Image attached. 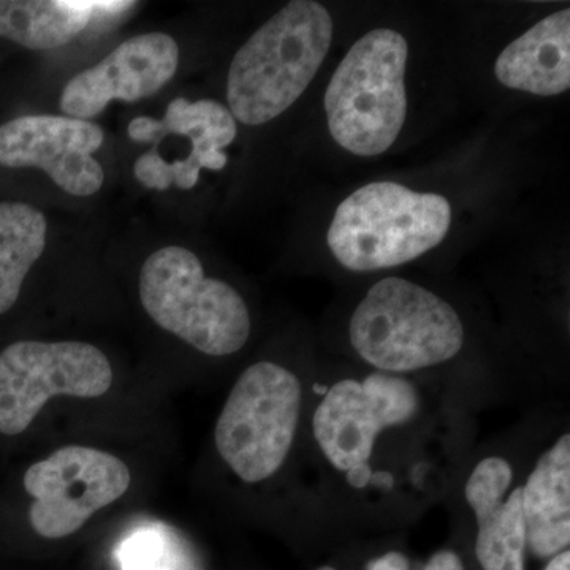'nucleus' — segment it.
I'll list each match as a JSON object with an SVG mask.
<instances>
[{
    "label": "nucleus",
    "mask_w": 570,
    "mask_h": 570,
    "mask_svg": "<svg viewBox=\"0 0 570 570\" xmlns=\"http://www.w3.org/2000/svg\"><path fill=\"white\" fill-rule=\"evenodd\" d=\"M99 124L69 116H22L0 126V165L40 168L56 186L75 197L99 193L102 165L94 153L104 145Z\"/></svg>",
    "instance_id": "obj_9"
},
{
    "label": "nucleus",
    "mask_w": 570,
    "mask_h": 570,
    "mask_svg": "<svg viewBox=\"0 0 570 570\" xmlns=\"http://www.w3.org/2000/svg\"><path fill=\"white\" fill-rule=\"evenodd\" d=\"M478 524L475 557L483 570H524L527 528L521 487H513L512 464L502 456L480 460L464 485Z\"/></svg>",
    "instance_id": "obj_11"
},
{
    "label": "nucleus",
    "mask_w": 570,
    "mask_h": 570,
    "mask_svg": "<svg viewBox=\"0 0 570 570\" xmlns=\"http://www.w3.org/2000/svg\"><path fill=\"white\" fill-rule=\"evenodd\" d=\"M423 570H464V566L455 551L442 550L430 558Z\"/></svg>",
    "instance_id": "obj_19"
},
{
    "label": "nucleus",
    "mask_w": 570,
    "mask_h": 570,
    "mask_svg": "<svg viewBox=\"0 0 570 570\" xmlns=\"http://www.w3.org/2000/svg\"><path fill=\"white\" fill-rule=\"evenodd\" d=\"M407 40L392 29L367 32L348 50L325 92L333 140L360 157L387 151L407 116Z\"/></svg>",
    "instance_id": "obj_4"
},
{
    "label": "nucleus",
    "mask_w": 570,
    "mask_h": 570,
    "mask_svg": "<svg viewBox=\"0 0 570 570\" xmlns=\"http://www.w3.org/2000/svg\"><path fill=\"white\" fill-rule=\"evenodd\" d=\"M333 20L318 2L294 0L236 52L227 78L228 110L236 121L261 126L287 111L324 63Z\"/></svg>",
    "instance_id": "obj_1"
},
{
    "label": "nucleus",
    "mask_w": 570,
    "mask_h": 570,
    "mask_svg": "<svg viewBox=\"0 0 570 570\" xmlns=\"http://www.w3.org/2000/svg\"><path fill=\"white\" fill-rule=\"evenodd\" d=\"M318 570H336V569L330 568V566H324V568H321Z\"/></svg>",
    "instance_id": "obj_22"
},
{
    "label": "nucleus",
    "mask_w": 570,
    "mask_h": 570,
    "mask_svg": "<svg viewBox=\"0 0 570 570\" xmlns=\"http://www.w3.org/2000/svg\"><path fill=\"white\" fill-rule=\"evenodd\" d=\"M92 0H0V37L29 50L63 47L96 13Z\"/></svg>",
    "instance_id": "obj_15"
},
{
    "label": "nucleus",
    "mask_w": 570,
    "mask_h": 570,
    "mask_svg": "<svg viewBox=\"0 0 570 570\" xmlns=\"http://www.w3.org/2000/svg\"><path fill=\"white\" fill-rule=\"evenodd\" d=\"M303 407V385L287 367L258 362L232 389L217 419L220 459L243 482L268 480L284 466Z\"/></svg>",
    "instance_id": "obj_6"
},
{
    "label": "nucleus",
    "mask_w": 570,
    "mask_h": 570,
    "mask_svg": "<svg viewBox=\"0 0 570 570\" xmlns=\"http://www.w3.org/2000/svg\"><path fill=\"white\" fill-rule=\"evenodd\" d=\"M371 483L377 487V489L390 490L393 487V478L392 474H385V472H379V474H373V479H371Z\"/></svg>",
    "instance_id": "obj_21"
},
{
    "label": "nucleus",
    "mask_w": 570,
    "mask_h": 570,
    "mask_svg": "<svg viewBox=\"0 0 570 570\" xmlns=\"http://www.w3.org/2000/svg\"><path fill=\"white\" fill-rule=\"evenodd\" d=\"M348 337L367 365L401 376L455 358L464 346V326L444 298L393 276L367 291L352 314Z\"/></svg>",
    "instance_id": "obj_2"
},
{
    "label": "nucleus",
    "mask_w": 570,
    "mask_h": 570,
    "mask_svg": "<svg viewBox=\"0 0 570 570\" xmlns=\"http://www.w3.org/2000/svg\"><path fill=\"white\" fill-rule=\"evenodd\" d=\"M314 438L326 461L336 471L348 474L371 468L376 442L387 431L362 381L343 379L328 389L314 412Z\"/></svg>",
    "instance_id": "obj_12"
},
{
    "label": "nucleus",
    "mask_w": 570,
    "mask_h": 570,
    "mask_svg": "<svg viewBox=\"0 0 570 570\" xmlns=\"http://www.w3.org/2000/svg\"><path fill=\"white\" fill-rule=\"evenodd\" d=\"M179 66L174 37L148 32L124 41L104 61L67 82L59 107L69 118H96L111 100L137 102L164 88Z\"/></svg>",
    "instance_id": "obj_10"
},
{
    "label": "nucleus",
    "mask_w": 570,
    "mask_h": 570,
    "mask_svg": "<svg viewBox=\"0 0 570 570\" xmlns=\"http://www.w3.org/2000/svg\"><path fill=\"white\" fill-rule=\"evenodd\" d=\"M362 385L387 430L407 425L417 415L419 390L409 379L374 371L363 379Z\"/></svg>",
    "instance_id": "obj_17"
},
{
    "label": "nucleus",
    "mask_w": 570,
    "mask_h": 570,
    "mask_svg": "<svg viewBox=\"0 0 570 570\" xmlns=\"http://www.w3.org/2000/svg\"><path fill=\"white\" fill-rule=\"evenodd\" d=\"M452 208L439 194L371 183L337 206L326 242L344 268L377 272L407 264L448 236Z\"/></svg>",
    "instance_id": "obj_3"
},
{
    "label": "nucleus",
    "mask_w": 570,
    "mask_h": 570,
    "mask_svg": "<svg viewBox=\"0 0 570 570\" xmlns=\"http://www.w3.org/2000/svg\"><path fill=\"white\" fill-rule=\"evenodd\" d=\"M130 471L118 456L102 450L69 445L26 471L24 489L36 502L29 510L33 531L62 539L85 527L129 490Z\"/></svg>",
    "instance_id": "obj_8"
},
{
    "label": "nucleus",
    "mask_w": 570,
    "mask_h": 570,
    "mask_svg": "<svg viewBox=\"0 0 570 570\" xmlns=\"http://www.w3.org/2000/svg\"><path fill=\"white\" fill-rule=\"evenodd\" d=\"M367 570H411V562L403 553L390 551L367 564Z\"/></svg>",
    "instance_id": "obj_18"
},
{
    "label": "nucleus",
    "mask_w": 570,
    "mask_h": 570,
    "mask_svg": "<svg viewBox=\"0 0 570 570\" xmlns=\"http://www.w3.org/2000/svg\"><path fill=\"white\" fill-rule=\"evenodd\" d=\"M543 570H570V551L564 550L554 554Z\"/></svg>",
    "instance_id": "obj_20"
},
{
    "label": "nucleus",
    "mask_w": 570,
    "mask_h": 570,
    "mask_svg": "<svg viewBox=\"0 0 570 570\" xmlns=\"http://www.w3.org/2000/svg\"><path fill=\"white\" fill-rule=\"evenodd\" d=\"M140 299L160 328L206 355L236 354L249 340L243 296L230 284L206 277L204 265L186 247H163L146 258Z\"/></svg>",
    "instance_id": "obj_5"
},
{
    "label": "nucleus",
    "mask_w": 570,
    "mask_h": 570,
    "mask_svg": "<svg viewBox=\"0 0 570 570\" xmlns=\"http://www.w3.org/2000/svg\"><path fill=\"white\" fill-rule=\"evenodd\" d=\"M111 384L110 362L92 344L18 341L0 352V433H24L52 396L99 397Z\"/></svg>",
    "instance_id": "obj_7"
},
{
    "label": "nucleus",
    "mask_w": 570,
    "mask_h": 570,
    "mask_svg": "<svg viewBox=\"0 0 570 570\" xmlns=\"http://www.w3.org/2000/svg\"><path fill=\"white\" fill-rule=\"evenodd\" d=\"M527 549L540 560L570 546V436L562 434L539 456L521 487Z\"/></svg>",
    "instance_id": "obj_13"
},
{
    "label": "nucleus",
    "mask_w": 570,
    "mask_h": 570,
    "mask_svg": "<svg viewBox=\"0 0 570 570\" xmlns=\"http://www.w3.org/2000/svg\"><path fill=\"white\" fill-rule=\"evenodd\" d=\"M47 232V217L36 206L0 204V316L20 298L26 276L43 254Z\"/></svg>",
    "instance_id": "obj_16"
},
{
    "label": "nucleus",
    "mask_w": 570,
    "mask_h": 570,
    "mask_svg": "<svg viewBox=\"0 0 570 570\" xmlns=\"http://www.w3.org/2000/svg\"><path fill=\"white\" fill-rule=\"evenodd\" d=\"M509 89L551 97L570 88V10L543 18L505 47L494 66Z\"/></svg>",
    "instance_id": "obj_14"
}]
</instances>
